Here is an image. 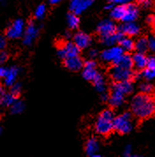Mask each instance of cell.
Here are the masks:
<instances>
[{"label": "cell", "instance_id": "obj_1", "mask_svg": "<svg viewBox=\"0 0 155 157\" xmlns=\"http://www.w3.org/2000/svg\"><path fill=\"white\" fill-rule=\"evenodd\" d=\"M130 111L138 119H146L155 115V97L139 93L130 101Z\"/></svg>", "mask_w": 155, "mask_h": 157}, {"label": "cell", "instance_id": "obj_2", "mask_svg": "<svg viewBox=\"0 0 155 157\" xmlns=\"http://www.w3.org/2000/svg\"><path fill=\"white\" fill-rule=\"evenodd\" d=\"M115 116L111 109H105L101 111L98 116L95 124H94V131L95 132L101 136H107L114 131L113 122Z\"/></svg>", "mask_w": 155, "mask_h": 157}, {"label": "cell", "instance_id": "obj_3", "mask_svg": "<svg viewBox=\"0 0 155 157\" xmlns=\"http://www.w3.org/2000/svg\"><path fill=\"white\" fill-rule=\"evenodd\" d=\"M114 131L119 134L130 133L133 129V115L131 112L125 111L115 117L113 122Z\"/></svg>", "mask_w": 155, "mask_h": 157}, {"label": "cell", "instance_id": "obj_4", "mask_svg": "<svg viewBox=\"0 0 155 157\" xmlns=\"http://www.w3.org/2000/svg\"><path fill=\"white\" fill-rule=\"evenodd\" d=\"M109 75L114 82L126 81L134 79L135 72L132 69H126L119 65H114L109 70Z\"/></svg>", "mask_w": 155, "mask_h": 157}, {"label": "cell", "instance_id": "obj_5", "mask_svg": "<svg viewBox=\"0 0 155 157\" xmlns=\"http://www.w3.org/2000/svg\"><path fill=\"white\" fill-rule=\"evenodd\" d=\"M25 29H26L25 21L21 18L16 19L7 27L6 30V36L8 39H12V40L20 39L24 35Z\"/></svg>", "mask_w": 155, "mask_h": 157}, {"label": "cell", "instance_id": "obj_6", "mask_svg": "<svg viewBox=\"0 0 155 157\" xmlns=\"http://www.w3.org/2000/svg\"><path fill=\"white\" fill-rule=\"evenodd\" d=\"M123 53H124V51L119 45L118 46L115 45V46H111L110 48L103 50L100 53V57L103 62L111 63L113 64Z\"/></svg>", "mask_w": 155, "mask_h": 157}, {"label": "cell", "instance_id": "obj_7", "mask_svg": "<svg viewBox=\"0 0 155 157\" xmlns=\"http://www.w3.org/2000/svg\"><path fill=\"white\" fill-rule=\"evenodd\" d=\"M40 28L35 24L34 21H29L28 25L26 26L24 35L22 36L23 38V44L26 46L32 45L35 40L37 38L39 35Z\"/></svg>", "mask_w": 155, "mask_h": 157}, {"label": "cell", "instance_id": "obj_8", "mask_svg": "<svg viewBox=\"0 0 155 157\" xmlns=\"http://www.w3.org/2000/svg\"><path fill=\"white\" fill-rule=\"evenodd\" d=\"M79 53H80V49L78 48L75 43L70 42L63 43L61 46L58 47L57 50V55L62 59H65L70 57L79 56Z\"/></svg>", "mask_w": 155, "mask_h": 157}, {"label": "cell", "instance_id": "obj_9", "mask_svg": "<svg viewBox=\"0 0 155 157\" xmlns=\"http://www.w3.org/2000/svg\"><path fill=\"white\" fill-rule=\"evenodd\" d=\"M117 31V26L111 20H103L100 22L97 27V33L100 38H103L108 36H110Z\"/></svg>", "mask_w": 155, "mask_h": 157}, {"label": "cell", "instance_id": "obj_10", "mask_svg": "<svg viewBox=\"0 0 155 157\" xmlns=\"http://www.w3.org/2000/svg\"><path fill=\"white\" fill-rule=\"evenodd\" d=\"M117 30L121 32L124 36H138L140 32L139 26L135 23V21L130 22H123L119 27H117Z\"/></svg>", "mask_w": 155, "mask_h": 157}, {"label": "cell", "instance_id": "obj_11", "mask_svg": "<svg viewBox=\"0 0 155 157\" xmlns=\"http://www.w3.org/2000/svg\"><path fill=\"white\" fill-rule=\"evenodd\" d=\"M125 101V94L119 91L118 89H115L114 87H111V91L109 94V98H108V103L110 107L113 109H118L122 107L123 102Z\"/></svg>", "mask_w": 155, "mask_h": 157}, {"label": "cell", "instance_id": "obj_12", "mask_svg": "<svg viewBox=\"0 0 155 157\" xmlns=\"http://www.w3.org/2000/svg\"><path fill=\"white\" fill-rule=\"evenodd\" d=\"M72 39H73V43H75L76 46L80 50H84V49L88 48L92 43L91 36H88L84 32H81V31L74 34Z\"/></svg>", "mask_w": 155, "mask_h": 157}, {"label": "cell", "instance_id": "obj_13", "mask_svg": "<svg viewBox=\"0 0 155 157\" xmlns=\"http://www.w3.org/2000/svg\"><path fill=\"white\" fill-rule=\"evenodd\" d=\"M63 64L68 70L78 71L83 68L84 61L79 56H75V57H70L63 59Z\"/></svg>", "mask_w": 155, "mask_h": 157}, {"label": "cell", "instance_id": "obj_14", "mask_svg": "<svg viewBox=\"0 0 155 157\" xmlns=\"http://www.w3.org/2000/svg\"><path fill=\"white\" fill-rule=\"evenodd\" d=\"M148 58L145 53L137 51L134 55H132V61H133V67H135L138 71H143L147 66Z\"/></svg>", "mask_w": 155, "mask_h": 157}, {"label": "cell", "instance_id": "obj_15", "mask_svg": "<svg viewBox=\"0 0 155 157\" xmlns=\"http://www.w3.org/2000/svg\"><path fill=\"white\" fill-rule=\"evenodd\" d=\"M100 150V143H99L98 140L94 137L90 138L85 146V154L88 156H94Z\"/></svg>", "mask_w": 155, "mask_h": 157}, {"label": "cell", "instance_id": "obj_16", "mask_svg": "<svg viewBox=\"0 0 155 157\" xmlns=\"http://www.w3.org/2000/svg\"><path fill=\"white\" fill-rule=\"evenodd\" d=\"M20 73V68L17 66H12L8 68L6 77L4 78V82L6 86H11L16 82L18 75Z\"/></svg>", "mask_w": 155, "mask_h": 157}, {"label": "cell", "instance_id": "obj_17", "mask_svg": "<svg viewBox=\"0 0 155 157\" xmlns=\"http://www.w3.org/2000/svg\"><path fill=\"white\" fill-rule=\"evenodd\" d=\"M142 77L147 80L155 78V57L148 58L147 66L142 71Z\"/></svg>", "mask_w": 155, "mask_h": 157}, {"label": "cell", "instance_id": "obj_18", "mask_svg": "<svg viewBox=\"0 0 155 157\" xmlns=\"http://www.w3.org/2000/svg\"><path fill=\"white\" fill-rule=\"evenodd\" d=\"M123 36H124L117 30L115 33H114V34L110 35V36H106V37H103V38H100V41H101V43H103L105 46L111 47V46L116 45L117 43H119V41L122 39Z\"/></svg>", "mask_w": 155, "mask_h": 157}, {"label": "cell", "instance_id": "obj_19", "mask_svg": "<svg viewBox=\"0 0 155 157\" xmlns=\"http://www.w3.org/2000/svg\"><path fill=\"white\" fill-rule=\"evenodd\" d=\"M113 64L119 65V66H122L126 69H132L133 68L132 56L129 55L128 53H123Z\"/></svg>", "mask_w": 155, "mask_h": 157}, {"label": "cell", "instance_id": "obj_20", "mask_svg": "<svg viewBox=\"0 0 155 157\" xmlns=\"http://www.w3.org/2000/svg\"><path fill=\"white\" fill-rule=\"evenodd\" d=\"M119 46L123 50V51L130 52L135 50V42L130 36H123L119 41Z\"/></svg>", "mask_w": 155, "mask_h": 157}, {"label": "cell", "instance_id": "obj_21", "mask_svg": "<svg viewBox=\"0 0 155 157\" xmlns=\"http://www.w3.org/2000/svg\"><path fill=\"white\" fill-rule=\"evenodd\" d=\"M93 86L95 87V89L98 91L99 93H103L107 91V86L105 84V79L103 78L102 74L99 72L97 76L93 79Z\"/></svg>", "mask_w": 155, "mask_h": 157}, {"label": "cell", "instance_id": "obj_22", "mask_svg": "<svg viewBox=\"0 0 155 157\" xmlns=\"http://www.w3.org/2000/svg\"><path fill=\"white\" fill-rule=\"evenodd\" d=\"M135 50L138 52L146 53L149 50V45H148V39L146 37H139L136 42H135Z\"/></svg>", "mask_w": 155, "mask_h": 157}, {"label": "cell", "instance_id": "obj_23", "mask_svg": "<svg viewBox=\"0 0 155 157\" xmlns=\"http://www.w3.org/2000/svg\"><path fill=\"white\" fill-rule=\"evenodd\" d=\"M17 98H18V96L14 95L13 94H12L11 92L8 94H5V95L3 96V98L1 100L0 104L5 107H11L17 101Z\"/></svg>", "mask_w": 155, "mask_h": 157}, {"label": "cell", "instance_id": "obj_24", "mask_svg": "<svg viewBox=\"0 0 155 157\" xmlns=\"http://www.w3.org/2000/svg\"><path fill=\"white\" fill-rule=\"evenodd\" d=\"M98 73V71H96V68H85V67H83L82 75H83V78L85 80L93 81V79L95 78Z\"/></svg>", "mask_w": 155, "mask_h": 157}, {"label": "cell", "instance_id": "obj_25", "mask_svg": "<svg viewBox=\"0 0 155 157\" xmlns=\"http://www.w3.org/2000/svg\"><path fill=\"white\" fill-rule=\"evenodd\" d=\"M67 23L70 29H76L79 26V19L74 13H70L67 16Z\"/></svg>", "mask_w": 155, "mask_h": 157}, {"label": "cell", "instance_id": "obj_26", "mask_svg": "<svg viewBox=\"0 0 155 157\" xmlns=\"http://www.w3.org/2000/svg\"><path fill=\"white\" fill-rule=\"evenodd\" d=\"M11 112L14 115H18L22 113L25 109V104L21 101H16L11 106Z\"/></svg>", "mask_w": 155, "mask_h": 157}, {"label": "cell", "instance_id": "obj_27", "mask_svg": "<svg viewBox=\"0 0 155 157\" xmlns=\"http://www.w3.org/2000/svg\"><path fill=\"white\" fill-rule=\"evenodd\" d=\"M46 12H47L46 6H45L44 4L39 5L37 7L35 8V13H34L35 18L36 20H42V19L44 18V16L46 14Z\"/></svg>", "mask_w": 155, "mask_h": 157}, {"label": "cell", "instance_id": "obj_28", "mask_svg": "<svg viewBox=\"0 0 155 157\" xmlns=\"http://www.w3.org/2000/svg\"><path fill=\"white\" fill-rule=\"evenodd\" d=\"M93 4V0H83L79 5V6L77 8V10L74 12V13H76L77 15L81 14L84 11L90 7Z\"/></svg>", "mask_w": 155, "mask_h": 157}, {"label": "cell", "instance_id": "obj_29", "mask_svg": "<svg viewBox=\"0 0 155 157\" xmlns=\"http://www.w3.org/2000/svg\"><path fill=\"white\" fill-rule=\"evenodd\" d=\"M139 90H140V93L152 94V93L153 92V86L151 83L145 82V83H142L139 86Z\"/></svg>", "mask_w": 155, "mask_h": 157}, {"label": "cell", "instance_id": "obj_30", "mask_svg": "<svg viewBox=\"0 0 155 157\" xmlns=\"http://www.w3.org/2000/svg\"><path fill=\"white\" fill-rule=\"evenodd\" d=\"M10 87H11V90H10L11 93L13 94L14 95H16V96L20 95V94L21 93V89H22V86H21V83L15 82L13 85H12Z\"/></svg>", "mask_w": 155, "mask_h": 157}, {"label": "cell", "instance_id": "obj_31", "mask_svg": "<svg viewBox=\"0 0 155 157\" xmlns=\"http://www.w3.org/2000/svg\"><path fill=\"white\" fill-rule=\"evenodd\" d=\"M138 5L140 7L147 9L153 6V0H138Z\"/></svg>", "mask_w": 155, "mask_h": 157}, {"label": "cell", "instance_id": "obj_32", "mask_svg": "<svg viewBox=\"0 0 155 157\" xmlns=\"http://www.w3.org/2000/svg\"><path fill=\"white\" fill-rule=\"evenodd\" d=\"M83 0H70V11L71 13H74L77 8L79 6V5L81 4Z\"/></svg>", "mask_w": 155, "mask_h": 157}, {"label": "cell", "instance_id": "obj_33", "mask_svg": "<svg viewBox=\"0 0 155 157\" xmlns=\"http://www.w3.org/2000/svg\"><path fill=\"white\" fill-rule=\"evenodd\" d=\"M147 24L151 27V29H153L155 32V15H150L146 19Z\"/></svg>", "mask_w": 155, "mask_h": 157}, {"label": "cell", "instance_id": "obj_34", "mask_svg": "<svg viewBox=\"0 0 155 157\" xmlns=\"http://www.w3.org/2000/svg\"><path fill=\"white\" fill-rule=\"evenodd\" d=\"M8 59V54L5 50H0V65H3Z\"/></svg>", "mask_w": 155, "mask_h": 157}, {"label": "cell", "instance_id": "obj_35", "mask_svg": "<svg viewBox=\"0 0 155 157\" xmlns=\"http://www.w3.org/2000/svg\"><path fill=\"white\" fill-rule=\"evenodd\" d=\"M85 68H96V62L93 59H89L84 62V66Z\"/></svg>", "mask_w": 155, "mask_h": 157}, {"label": "cell", "instance_id": "obj_36", "mask_svg": "<svg viewBox=\"0 0 155 157\" xmlns=\"http://www.w3.org/2000/svg\"><path fill=\"white\" fill-rule=\"evenodd\" d=\"M148 45H149V50L155 52V36H151L148 39Z\"/></svg>", "mask_w": 155, "mask_h": 157}, {"label": "cell", "instance_id": "obj_37", "mask_svg": "<svg viewBox=\"0 0 155 157\" xmlns=\"http://www.w3.org/2000/svg\"><path fill=\"white\" fill-rule=\"evenodd\" d=\"M7 45L6 38L5 36H0V50H4Z\"/></svg>", "mask_w": 155, "mask_h": 157}, {"label": "cell", "instance_id": "obj_38", "mask_svg": "<svg viewBox=\"0 0 155 157\" xmlns=\"http://www.w3.org/2000/svg\"><path fill=\"white\" fill-rule=\"evenodd\" d=\"M131 1L133 0H109L108 2L114 4L115 6V5H124V4H128V3H130Z\"/></svg>", "mask_w": 155, "mask_h": 157}, {"label": "cell", "instance_id": "obj_39", "mask_svg": "<svg viewBox=\"0 0 155 157\" xmlns=\"http://www.w3.org/2000/svg\"><path fill=\"white\" fill-rule=\"evenodd\" d=\"M131 154H132V147H131L130 145H128V146L125 147V148L123 150V155L127 157L130 156Z\"/></svg>", "mask_w": 155, "mask_h": 157}, {"label": "cell", "instance_id": "obj_40", "mask_svg": "<svg viewBox=\"0 0 155 157\" xmlns=\"http://www.w3.org/2000/svg\"><path fill=\"white\" fill-rule=\"evenodd\" d=\"M98 50H95V49H92V50H89V52H88V56H89V57H90L91 59H93V58L97 57H98Z\"/></svg>", "mask_w": 155, "mask_h": 157}, {"label": "cell", "instance_id": "obj_41", "mask_svg": "<svg viewBox=\"0 0 155 157\" xmlns=\"http://www.w3.org/2000/svg\"><path fill=\"white\" fill-rule=\"evenodd\" d=\"M8 68L3 66V65H0V78H4L6 75V72Z\"/></svg>", "mask_w": 155, "mask_h": 157}, {"label": "cell", "instance_id": "obj_42", "mask_svg": "<svg viewBox=\"0 0 155 157\" xmlns=\"http://www.w3.org/2000/svg\"><path fill=\"white\" fill-rule=\"evenodd\" d=\"M109 98V94L108 93L107 91L103 92V93H100V100L103 101H108Z\"/></svg>", "mask_w": 155, "mask_h": 157}, {"label": "cell", "instance_id": "obj_43", "mask_svg": "<svg viewBox=\"0 0 155 157\" xmlns=\"http://www.w3.org/2000/svg\"><path fill=\"white\" fill-rule=\"evenodd\" d=\"M5 88H4V86H2L1 84H0V102H1V100H2V98H3V96L5 95Z\"/></svg>", "mask_w": 155, "mask_h": 157}, {"label": "cell", "instance_id": "obj_44", "mask_svg": "<svg viewBox=\"0 0 155 157\" xmlns=\"http://www.w3.org/2000/svg\"><path fill=\"white\" fill-rule=\"evenodd\" d=\"M62 1H63V0H49L50 5H57V4L61 3Z\"/></svg>", "mask_w": 155, "mask_h": 157}, {"label": "cell", "instance_id": "obj_45", "mask_svg": "<svg viewBox=\"0 0 155 157\" xmlns=\"http://www.w3.org/2000/svg\"><path fill=\"white\" fill-rule=\"evenodd\" d=\"M114 6H115V5H114V4L110 3V2H108V5L105 6V9L106 10H109V11H110Z\"/></svg>", "mask_w": 155, "mask_h": 157}, {"label": "cell", "instance_id": "obj_46", "mask_svg": "<svg viewBox=\"0 0 155 157\" xmlns=\"http://www.w3.org/2000/svg\"><path fill=\"white\" fill-rule=\"evenodd\" d=\"M2 132H3V129L0 127V136H1V134H2Z\"/></svg>", "mask_w": 155, "mask_h": 157}]
</instances>
